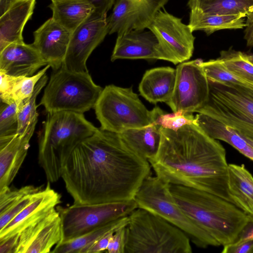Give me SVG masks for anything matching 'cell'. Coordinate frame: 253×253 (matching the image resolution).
Instances as JSON below:
<instances>
[{
    "instance_id": "cell-36",
    "label": "cell",
    "mask_w": 253,
    "mask_h": 253,
    "mask_svg": "<svg viewBox=\"0 0 253 253\" xmlns=\"http://www.w3.org/2000/svg\"><path fill=\"white\" fill-rule=\"evenodd\" d=\"M38 192L27 196L5 212L0 214V229L3 228L27 207L34 199Z\"/></svg>"
},
{
    "instance_id": "cell-12",
    "label": "cell",
    "mask_w": 253,
    "mask_h": 253,
    "mask_svg": "<svg viewBox=\"0 0 253 253\" xmlns=\"http://www.w3.org/2000/svg\"><path fill=\"white\" fill-rule=\"evenodd\" d=\"M147 29L156 37L168 61L176 65L192 57L195 37L188 25L180 18L160 10Z\"/></svg>"
},
{
    "instance_id": "cell-17",
    "label": "cell",
    "mask_w": 253,
    "mask_h": 253,
    "mask_svg": "<svg viewBox=\"0 0 253 253\" xmlns=\"http://www.w3.org/2000/svg\"><path fill=\"white\" fill-rule=\"evenodd\" d=\"M60 194L48 182L38 192L34 199L3 228L0 229V239L19 233L27 226L45 216L61 202Z\"/></svg>"
},
{
    "instance_id": "cell-35",
    "label": "cell",
    "mask_w": 253,
    "mask_h": 253,
    "mask_svg": "<svg viewBox=\"0 0 253 253\" xmlns=\"http://www.w3.org/2000/svg\"><path fill=\"white\" fill-rule=\"evenodd\" d=\"M154 122L163 128L176 131L186 125L195 124V116L182 111L167 113L163 110Z\"/></svg>"
},
{
    "instance_id": "cell-46",
    "label": "cell",
    "mask_w": 253,
    "mask_h": 253,
    "mask_svg": "<svg viewBox=\"0 0 253 253\" xmlns=\"http://www.w3.org/2000/svg\"><path fill=\"white\" fill-rule=\"evenodd\" d=\"M249 60L253 64V54L247 55Z\"/></svg>"
},
{
    "instance_id": "cell-27",
    "label": "cell",
    "mask_w": 253,
    "mask_h": 253,
    "mask_svg": "<svg viewBox=\"0 0 253 253\" xmlns=\"http://www.w3.org/2000/svg\"><path fill=\"white\" fill-rule=\"evenodd\" d=\"M128 222V216L120 218L77 238L58 244L51 252L86 253L88 249L93 243L107 233L116 231L120 227L126 226Z\"/></svg>"
},
{
    "instance_id": "cell-24",
    "label": "cell",
    "mask_w": 253,
    "mask_h": 253,
    "mask_svg": "<svg viewBox=\"0 0 253 253\" xmlns=\"http://www.w3.org/2000/svg\"><path fill=\"white\" fill-rule=\"evenodd\" d=\"M161 126L153 122L143 127L128 129L119 133L126 144L136 154L148 161L159 150Z\"/></svg>"
},
{
    "instance_id": "cell-25",
    "label": "cell",
    "mask_w": 253,
    "mask_h": 253,
    "mask_svg": "<svg viewBox=\"0 0 253 253\" xmlns=\"http://www.w3.org/2000/svg\"><path fill=\"white\" fill-rule=\"evenodd\" d=\"M195 123L210 137L227 142L253 161V148L231 126L202 113L195 116Z\"/></svg>"
},
{
    "instance_id": "cell-21",
    "label": "cell",
    "mask_w": 253,
    "mask_h": 253,
    "mask_svg": "<svg viewBox=\"0 0 253 253\" xmlns=\"http://www.w3.org/2000/svg\"><path fill=\"white\" fill-rule=\"evenodd\" d=\"M176 80V69L161 67L147 70L139 83L140 94L151 103L169 101L173 94Z\"/></svg>"
},
{
    "instance_id": "cell-28",
    "label": "cell",
    "mask_w": 253,
    "mask_h": 253,
    "mask_svg": "<svg viewBox=\"0 0 253 253\" xmlns=\"http://www.w3.org/2000/svg\"><path fill=\"white\" fill-rule=\"evenodd\" d=\"M187 5L190 9L212 15L246 17L253 11V0H189Z\"/></svg>"
},
{
    "instance_id": "cell-39",
    "label": "cell",
    "mask_w": 253,
    "mask_h": 253,
    "mask_svg": "<svg viewBox=\"0 0 253 253\" xmlns=\"http://www.w3.org/2000/svg\"><path fill=\"white\" fill-rule=\"evenodd\" d=\"M222 253H253V240L233 243L223 246Z\"/></svg>"
},
{
    "instance_id": "cell-45",
    "label": "cell",
    "mask_w": 253,
    "mask_h": 253,
    "mask_svg": "<svg viewBox=\"0 0 253 253\" xmlns=\"http://www.w3.org/2000/svg\"><path fill=\"white\" fill-rule=\"evenodd\" d=\"M15 0H0V16L3 14Z\"/></svg>"
},
{
    "instance_id": "cell-8",
    "label": "cell",
    "mask_w": 253,
    "mask_h": 253,
    "mask_svg": "<svg viewBox=\"0 0 253 253\" xmlns=\"http://www.w3.org/2000/svg\"><path fill=\"white\" fill-rule=\"evenodd\" d=\"M208 101L197 113L214 118L253 140V86L209 80Z\"/></svg>"
},
{
    "instance_id": "cell-22",
    "label": "cell",
    "mask_w": 253,
    "mask_h": 253,
    "mask_svg": "<svg viewBox=\"0 0 253 253\" xmlns=\"http://www.w3.org/2000/svg\"><path fill=\"white\" fill-rule=\"evenodd\" d=\"M48 7L52 18L72 33L96 12L95 6L86 0H55Z\"/></svg>"
},
{
    "instance_id": "cell-43",
    "label": "cell",
    "mask_w": 253,
    "mask_h": 253,
    "mask_svg": "<svg viewBox=\"0 0 253 253\" xmlns=\"http://www.w3.org/2000/svg\"><path fill=\"white\" fill-rule=\"evenodd\" d=\"M245 22L246 26L244 31V39L246 41L247 46H253V11L248 14Z\"/></svg>"
},
{
    "instance_id": "cell-9",
    "label": "cell",
    "mask_w": 253,
    "mask_h": 253,
    "mask_svg": "<svg viewBox=\"0 0 253 253\" xmlns=\"http://www.w3.org/2000/svg\"><path fill=\"white\" fill-rule=\"evenodd\" d=\"M134 200L137 208L147 210L183 231L196 246H220L211 236L195 224L184 213L170 190V184L157 176L147 177Z\"/></svg>"
},
{
    "instance_id": "cell-38",
    "label": "cell",
    "mask_w": 253,
    "mask_h": 253,
    "mask_svg": "<svg viewBox=\"0 0 253 253\" xmlns=\"http://www.w3.org/2000/svg\"><path fill=\"white\" fill-rule=\"evenodd\" d=\"M126 226L120 227L114 232L107 250L108 253H125L126 242Z\"/></svg>"
},
{
    "instance_id": "cell-19",
    "label": "cell",
    "mask_w": 253,
    "mask_h": 253,
    "mask_svg": "<svg viewBox=\"0 0 253 253\" xmlns=\"http://www.w3.org/2000/svg\"><path fill=\"white\" fill-rule=\"evenodd\" d=\"M36 126L23 135L0 138V190L8 187L19 170L30 147Z\"/></svg>"
},
{
    "instance_id": "cell-15",
    "label": "cell",
    "mask_w": 253,
    "mask_h": 253,
    "mask_svg": "<svg viewBox=\"0 0 253 253\" xmlns=\"http://www.w3.org/2000/svg\"><path fill=\"white\" fill-rule=\"evenodd\" d=\"M72 34L52 17L34 32L32 44L53 71L62 66Z\"/></svg>"
},
{
    "instance_id": "cell-32",
    "label": "cell",
    "mask_w": 253,
    "mask_h": 253,
    "mask_svg": "<svg viewBox=\"0 0 253 253\" xmlns=\"http://www.w3.org/2000/svg\"><path fill=\"white\" fill-rule=\"evenodd\" d=\"M201 65L210 81L222 84L251 86L233 75L219 58L206 62L203 61Z\"/></svg>"
},
{
    "instance_id": "cell-41",
    "label": "cell",
    "mask_w": 253,
    "mask_h": 253,
    "mask_svg": "<svg viewBox=\"0 0 253 253\" xmlns=\"http://www.w3.org/2000/svg\"><path fill=\"white\" fill-rule=\"evenodd\" d=\"M115 231L110 232L93 243L88 249L86 253H100L107 250L110 240Z\"/></svg>"
},
{
    "instance_id": "cell-1",
    "label": "cell",
    "mask_w": 253,
    "mask_h": 253,
    "mask_svg": "<svg viewBox=\"0 0 253 253\" xmlns=\"http://www.w3.org/2000/svg\"><path fill=\"white\" fill-rule=\"evenodd\" d=\"M151 169L119 133L100 128L74 149L61 178L74 204L118 202L134 199Z\"/></svg>"
},
{
    "instance_id": "cell-34",
    "label": "cell",
    "mask_w": 253,
    "mask_h": 253,
    "mask_svg": "<svg viewBox=\"0 0 253 253\" xmlns=\"http://www.w3.org/2000/svg\"><path fill=\"white\" fill-rule=\"evenodd\" d=\"M17 104L3 103L0 108V138L11 137L17 133Z\"/></svg>"
},
{
    "instance_id": "cell-18",
    "label": "cell",
    "mask_w": 253,
    "mask_h": 253,
    "mask_svg": "<svg viewBox=\"0 0 253 253\" xmlns=\"http://www.w3.org/2000/svg\"><path fill=\"white\" fill-rule=\"evenodd\" d=\"M33 44H9L0 51V71L15 77H29L47 65Z\"/></svg>"
},
{
    "instance_id": "cell-16",
    "label": "cell",
    "mask_w": 253,
    "mask_h": 253,
    "mask_svg": "<svg viewBox=\"0 0 253 253\" xmlns=\"http://www.w3.org/2000/svg\"><path fill=\"white\" fill-rule=\"evenodd\" d=\"M111 57L118 59H159L168 61L158 41L150 30H132L117 35Z\"/></svg>"
},
{
    "instance_id": "cell-42",
    "label": "cell",
    "mask_w": 253,
    "mask_h": 253,
    "mask_svg": "<svg viewBox=\"0 0 253 253\" xmlns=\"http://www.w3.org/2000/svg\"><path fill=\"white\" fill-rule=\"evenodd\" d=\"M249 220L234 243L253 240V215L249 214Z\"/></svg>"
},
{
    "instance_id": "cell-7",
    "label": "cell",
    "mask_w": 253,
    "mask_h": 253,
    "mask_svg": "<svg viewBox=\"0 0 253 253\" xmlns=\"http://www.w3.org/2000/svg\"><path fill=\"white\" fill-rule=\"evenodd\" d=\"M102 89L93 82L88 71H73L62 66L53 71L39 105H42L47 113L84 114L94 108Z\"/></svg>"
},
{
    "instance_id": "cell-44",
    "label": "cell",
    "mask_w": 253,
    "mask_h": 253,
    "mask_svg": "<svg viewBox=\"0 0 253 253\" xmlns=\"http://www.w3.org/2000/svg\"><path fill=\"white\" fill-rule=\"evenodd\" d=\"M51 1L55 0H51ZM92 3L96 8V12L107 14V12L114 4L115 0H86Z\"/></svg>"
},
{
    "instance_id": "cell-31",
    "label": "cell",
    "mask_w": 253,
    "mask_h": 253,
    "mask_svg": "<svg viewBox=\"0 0 253 253\" xmlns=\"http://www.w3.org/2000/svg\"><path fill=\"white\" fill-rule=\"evenodd\" d=\"M50 67L47 65L32 76L18 77L11 92V99L17 106L30 97L36 84Z\"/></svg>"
},
{
    "instance_id": "cell-26",
    "label": "cell",
    "mask_w": 253,
    "mask_h": 253,
    "mask_svg": "<svg viewBox=\"0 0 253 253\" xmlns=\"http://www.w3.org/2000/svg\"><path fill=\"white\" fill-rule=\"evenodd\" d=\"M190 9L188 25L192 32L203 31L209 36L220 30L242 29L246 26L245 16L242 15H212L196 8Z\"/></svg>"
},
{
    "instance_id": "cell-3",
    "label": "cell",
    "mask_w": 253,
    "mask_h": 253,
    "mask_svg": "<svg viewBox=\"0 0 253 253\" xmlns=\"http://www.w3.org/2000/svg\"><path fill=\"white\" fill-rule=\"evenodd\" d=\"M175 201L188 217L223 247L235 242L249 214L214 194L170 184Z\"/></svg>"
},
{
    "instance_id": "cell-33",
    "label": "cell",
    "mask_w": 253,
    "mask_h": 253,
    "mask_svg": "<svg viewBox=\"0 0 253 253\" xmlns=\"http://www.w3.org/2000/svg\"><path fill=\"white\" fill-rule=\"evenodd\" d=\"M42 189V186L26 185L15 189H11L9 186L0 189V214L5 212L27 196L37 193Z\"/></svg>"
},
{
    "instance_id": "cell-29",
    "label": "cell",
    "mask_w": 253,
    "mask_h": 253,
    "mask_svg": "<svg viewBox=\"0 0 253 253\" xmlns=\"http://www.w3.org/2000/svg\"><path fill=\"white\" fill-rule=\"evenodd\" d=\"M47 80L48 77L45 74L36 84L30 97L18 106V134L23 135L31 127L36 126L38 117L36 99L42 89L47 84Z\"/></svg>"
},
{
    "instance_id": "cell-23",
    "label": "cell",
    "mask_w": 253,
    "mask_h": 253,
    "mask_svg": "<svg viewBox=\"0 0 253 253\" xmlns=\"http://www.w3.org/2000/svg\"><path fill=\"white\" fill-rule=\"evenodd\" d=\"M228 189L233 204L253 215V176L244 165L228 164Z\"/></svg>"
},
{
    "instance_id": "cell-20",
    "label": "cell",
    "mask_w": 253,
    "mask_h": 253,
    "mask_svg": "<svg viewBox=\"0 0 253 253\" xmlns=\"http://www.w3.org/2000/svg\"><path fill=\"white\" fill-rule=\"evenodd\" d=\"M36 0H15L0 16V51L14 42H24L23 32L31 18Z\"/></svg>"
},
{
    "instance_id": "cell-4",
    "label": "cell",
    "mask_w": 253,
    "mask_h": 253,
    "mask_svg": "<svg viewBox=\"0 0 253 253\" xmlns=\"http://www.w3.org/2000/svg\"><path fill=\"white\" fill-rule=\"evenodd\" d=\"M97 129L84 114L47 113L39 138L38 160L48 182L54 183L61 178L74 149Z\"/></svg>"
},
{
    "instance_id": "cell-11",
    "label": "cell",
    "mask_w": 253,
    "mask_h": 253,
    "mask_svg": "<svg viewBox=\"0 0 253 253\" xmlns=\"http://www.w3.org/2000/svg\"><path fill=\"white\" fill-rule=\"evenodd\" d=\"M203 61L197 59L177 66L174 91L166 103L172 112L197 113L208 101L209 81L201 65Z\"/></svg>"
},
{
    "instance_id": "cell-37",
    "label": "cell",
    "mask_w": 253,
    "mask_h": 253,
    "mask_svg": "<svg viewBox=\"0 0 253 253\" xmlns=\"http://www.w3.org/2000/svg\"><path fill=\"white\" fill-rule=\"evenodd\" d=\"M0 97L1 102L5 104L14 103L11 99V92L18 77L0 71Z\"/></svg>"
},
{
    "instance_id": "cell-40",
    "label": "cell",
    "mask_w": 253,
    "mask_h": 253,
    "mask_svg": "<svg viewBox=\"0 0 253 253\" xmlns=\"http://www.w3.org/2000/svg\"><path fill=\"white\" fill-rule=\"evenodd\" d=\"M18 239V233L0 239V253H16Z\"/></svg>"
},
{
    "instance_id": "cell-14",
    "label": "cell",
    "mask_w": 253,
    "mask_h": 253,
    "mask_svg": "<svg viewBox=\"0 0 253 253\" xmlns=\"http://www.w3.org/2000/svg\"><path fill=\"white\" fill-rule=\"evenodd\" d=\"M16 253H47L62 238L61 218L56 209L19 233Z\"/></svg>"
},
{
    "instance_id": "cell-10",
    "label": "cell",
    "mask_w": 253,
    "mask_h": 253,
    "mask_svg": "<svg viewBox=\"0 0 253 253\" xmlns=\"http://www.w3.org/2000/svg\"><path fill=\"white\" fill-rule=\"evenodd\" d=\"M136 208L134 199L91 205L73 204L67 207L58 206L56 210L62 226V238L59 243L77 238L113 221L128 216Z\"/></svg>"
},
{
    "instance_id": "cell-13",
    "label": "cell",
    "mask_w": 253,
    "mask_h": 253,
    "mask_svg": "<svg viewBox=\"0 0 253 253\" xmlns=\"http://www.w3.org/2000/svg\"><path fill=\"white\" fill-rule=\"evenodd\" d=\"M107 34V14L95 12L72 33L62 66L73 71L87 72L88 57Z\"/></svg>"
},
{
    "instance_id": "cell-30",
    "label": "cell",
    "mask_w": 253,
    "mask_h": 253,
    "mask_svg": "<svg viewBox=\"0 0 253 253\" xmlns=\"http://www.w3.org/2000/svg\"><path fill=\"white\" fill-rule=\"evenodd\" d=\"M219 58L233 75L253 86V64L247 55L230 48L221 51Z\"/></svg>"
},
{
    "instance_id": "cell-6",
    "label": "cell",
    "mask_w": 253,
    "mask_h": 253,
    "mask_svg": "<svg viewBox=\"0 0 253 253\" xmlns=\"http://www.w3.org/2000/svg\"><path fill=\"white\" fill-rule=\"evenodd\" d=\"M94 109L100 128L117 133L150 125L161 110L158 106L148 110L131 87L114 84L103 88Z\"/></svg>"
},
{
    "instance_id": "cell-2",
    "label": "cell",
    "mask_w": 253,
    "mask_h": 253,
    "mask_svg": "<svg viewBox=\"0 0 253 253\" xmlns=\"http://www.w3.org/2000/svg\"><path fill=\"white\" fill-rule=\"evenodd\" d=\"M156 155L148 160L156 175L169 184L204 191L231 202L226 151L195 123L176 131L162 127Z\"/></svg>"
},
{
    "instance_id": "cell-5",
    "label": "cell",
    "mask_w": 253,
    "mask_h": 253,
    "mask_svg": "<svg viewBox=\"0 0 253 253\" xmlns=\"http://www.w3.org/2000/svg\"><path fill=\"white\" fill-rule=\"evenodd\" d=\"M125 253H191L190 240L161 217L137 208L128 215Z\"/></svg>"
}]
</instances>
